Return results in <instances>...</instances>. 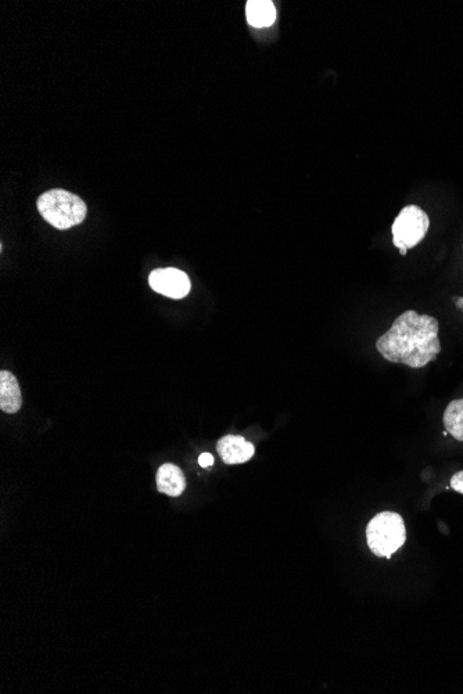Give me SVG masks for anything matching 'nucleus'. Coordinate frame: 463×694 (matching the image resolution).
Masks as SVG:
<instances>
[{
  "label": "nucleus",
  "mask_w": 463,
  "mask_h": 694,
  "mask_svg": "<svg viewBox=\"0 0 463 694\" xmlns=\"http://www.w3.org/2000/svg\"><path fill=\"white\" fill-rule=\"evenodd\" d=\"M439 330V320L409 309L376 341V350L387 362L422 369L441 352Z\"/></svg>",
  "instance_id": "1"
},
{
  "label": "nucleus",
  "mask_w": 463,
  "mask_h": 694,
  "mask_svg": "<svg viewBox=\"0 0 463 694\" xmlns=\"http://www.w3.org/2000/svg\"><path fill=\"white\" fill-rule=\"evenodd\" d=\"M39 214L48 224L59 230H67L82 224L88 207L81 197L63 189L43 193L37 203Z\"/></svg>",
  "instance_id": "2"
},
{
  "label": "nucleus",
  "mask_w": 463,
  "mask_h": 694,
  "mask_svg": "<svg viewBox=\"0 0 463 694\" xmlns=\"http://www.w3.org/2000/svg\"><path fill=\"white\" fill-rule=\"evenodd\" d=\"M366 541L373 555L390 559L407 541L403 517L393 512L376 514L366 527Z\"/></svg>",
  "instance_id": "3"
},
{
  "label": "nucleus",
  "mask_w": 463,
  "mask_h": 694,
  "mask_svg": "<svg viewBox=\"0 0 463 694\" xmlns=\"http://www.w3.org/2000/svg\"><path fill=\"white\" fill-rule=\"evenodd\" d=\"M430 218L419 206H407L401 210L394 221L393 244L401 250L407 248L411 250L421 244L429 232Z\"/></svg>",
  "instance_id": "4"
},
{
  "label": "nucleus",
  "mask_w": 463,
  "mask_h": 694,
  "mask_svg": "<svg viewBox=\"0 0 463 694\" xmlns=\"http://www.w3.org/2000/svg\"><path fill=\"white\" fill-rule=\"evenodd\" d=\"M149 284L156 293L174 300L188 296L192 287L189 276L175 268L156 269L150 273Z\"/></svg>",
  "instance_id": "5"
},
{
  "label": "nucleus",
  "mask_w": 463,
  "mask_h": 694,
  "mask_svg": "<svg viewBox=\"0 0 463 694\" xmlns=\"http://www.w3.org/2000/svg\"><path fill=\"white\" fill-rule=\"evenodd\" d=\"M218 453L226 465H242L249 462L256 453L253 444L239 435H226L217 445Z\"/></svg>",
  "instance_id": "6"
},
{
  "label": "nucleus",
  "mask_w": 463,
  "mask_h": 694,
  "mask_svg": "<svg viewBox=\"0 0 463 694\" xmlns=\"http://www.w3.org/2000/svg\"><path fill=\"white\" fill-rule=\"evenodd\" d=\"M23 405L19 381L7 370L0 372V409L3 412L17 413Z\"/></svg>",
  "instance_id": "7"
},
{
  "label": "nucleus",
  "mask_w": 463,
  "mask_h": 694,
  "mask_svg": "<svg viewBox=\"0 0 463 694\" xmlns=\"http://www.w3.org/2000/svg\"><path fill=\"white\" fill-rule=\"evenodd\" d=\"M157 488L161 494L174 496V498L181 496L186 488V480L182 470L172 463L161 466L159 473H157Z\"/></svg>",
  "instance_id": "8"
},
{
  "label": "nucleus",
  "mask_w": 463,
  "mask_h": 694,
  "mask_svg": "<svg viewBox=\"0 0 463 694\" xmlns=\"http://www.w3.org/2000/svg\"><path fill=\"white\" fill-rule=\"evenodd\" d=\"M247 23L256 28H268L276 21V7L271 0H250L246 5Z\"/></svg>",
  "instance_id": "9"
},
{
  "label": "nucleus",
  "mask_w": 463,
  "mask_h": 694,
  "mask_svg": "<svg viewBox=\"0 0 463 694\" xmlns=\"http://www.w3.org/2000/svg\"><path fill=\"white\" fill-rule=\"evenodd\" d=\"M443 422L447 433L455 440L463 442V398L455 399L448 404Z\"/></svg>",
  "instance_id": "10"
},
{
  "label": "nucleus",
  "mask_w": 463,
  "mask_h": 694,
  "mask_svg": "<svg viewBox=\"0 0 463 694\" xmlns=\"http://www.w3.org/2000/svg\"><path fill=\"white\" fill-rule=\"evenodd\" d=\"M451 488L454 489L458 494L463 495V471H458L451 478Z\"/></svg>",
  "instance_id": "11"
},
{
  "label": "nucleus",
  "mask_w": 463,
  "mask_h": 694,
  "mask_svg": "<svg viewBox=\"0 0 463 694\" xmlns=\"http://www.w3.org/2000/svg\"><path fill=\"white\" fill-rule=\"evenodd\" d=\"M199 465L202 467L213 466L214 465L213 455H210V453H203V455H200Z\"/></svg>",
  "instance_id": "12"
},
{
  "label": "nucleus",
  "mask_w": 463,
  "mask_h": 694,
  "mask_svg": "<svg viewBox=\"0 0 463 694\" xmlns=\"http://www.w3.org/2000/svg\"><path fill=\"white\" fill-rule=\"evenodd\" d=\"M407 253H408L407 248H401V250H400L401 255H407Z\"/></svg>",
  "instance_id": "13"
},
{
  "label": "nucleus",
  "mask_w": 463,
  "mask_h": 694,
  "mask_svg": "<svg viewBox=\"0 0 463 694\" xmlns=\"http://www.w3.org/2000/svg\"><path fill=\"white\" fill-rule=\"evenodd\" d=\"M462 250H463V246H462Z\"/></svg>",
  "instance_id": "14"
}]
</instances>
